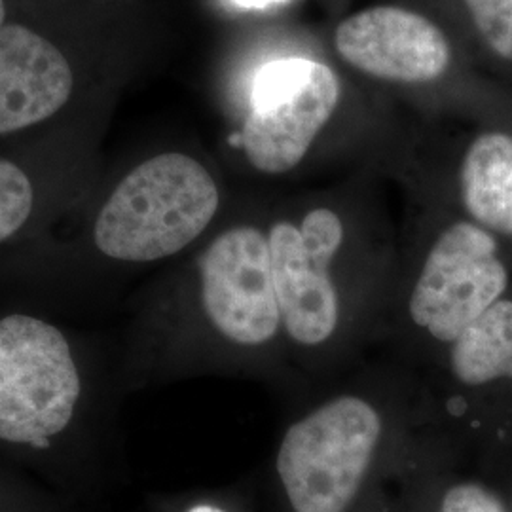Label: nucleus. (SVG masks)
<instances>
[{
    "label": "nucleus",
    "instance_id": "nucleus-1",
    "mask_svg": "<svg viewBox=\"0 0 512 512\" xmlns=\"http://www.w3.org/2000/svg\"><path fill=\"white\" fill-rule=\"evenodd\" d=\"M275 296L306 397L378 348L397 249L372 241L336 203L266 222Z\"/></svg>",
    "mask_w": 512,
    "mask_h": 512
},
{
    "label": "nucleus",
    "instance_id": "nucleus-2",
    "mask_svg": "<svg viewBox=\"0 0 512 512\" xmlns=\"http://www.w3.org/2000/svg\"><path fill=\"white\" fill-rule=\"evenodd\" d=\"M421 427L416 376L387 357L296 401L274 454L289 511H355L376 476L408 465Z\"/></svg>",
    "mask_w": 512,
    "mask_h": 512
},
{
    "label": "nucleus",
    "instance_id": "nucleus-3",
    "mask_svg": "<svg viewBox=\"0 0 512 512\" xmlns=\"http://www.w3.org/2000/svg\"><path fill=\"white\" fill-rule=\"evenodd\" d=\"M511 285L499 238L473 220L440 222L397 253L378 349L416 376Z\"/></svg>",
    "mask_w": 512,
    "mask_h": 512
},
{
    "label": "nucleus",
    "instance_id": "nucleus-4",
    "mask_svg": "<svg viewBox=\"0 0 512 512\" xmlns=\"http://www.w3.org/2000/svg\"><path fill=\"white\" fill-rule=\"evenodd\" d=\"M219 207V184L202 162L158 154L116 186L95 224V245L114 260H165L202 238Z\"/></svg>",
    "mask_w": 512,
    "mask_h": 512
},
{
    "label": "nucleus",
    "instance_id": "nucleus-5",
    "mask_svg": "<svg viewBox=\"0 0 512 512\" xmlns=\"http://www.w3.org/2000/svg\"><path fill=\"white\" fill-rule=\"evenodd\" d=\"M340 101V82L325 63L283 57L255 76L251 110L232 145L260 175L281 177L304 164Z\"/></svg>",
    "mask_w": 512,
    "mask_h": 512
},
{
    "label": "nucleus",
    "instance_id": "nucleus-6",
    "mask_svg": "<svg viewBox=\"0 0 512 512\" xmlns=\"http://www.w3.org/2000/svg\"><path fill=\"white\" fill-rule=\"evenodd\" d=\"M80 376L69 342L54 325L0 319V439L44 448L73 418Z\"/></svg>",
    "mask_w": 512,
    "mask_h": 512
},
{
    "label": "nucleus",
    "instance_id": "nucleus-7",
    "mask_svg": "<svg viewBox=\"0 0 512 512\" xmlns=\"http://www.w3.org/2000/svg\"><path fill=\"white\" fill-rule=\"evenodd\" d=\"M334 44L349 65L387 82L437 80L452 59L450 42L439 27L399 6H376L344 19Z\"/></svg>",
    "mask_w": 512,
    "mask_h": 512
},
{
    "label": "nucleus",
    "instance_id": "nucleus-8",
    "mask_svg": "<svg viewBox=\"0 0 512 512\" xmlns=\"http://www.w3.org/2000/svg\"><path fill=\"white\" fill-rule=\"evenodd\" d=\"M71 92L73 71L50 40L21 25L0 29V135L50 118Z\"/></svg>",
    "mask_w": 512,
    "mask_h": 512
},
{
    "label": "nucleus",
    "instance_id": "nucleus-9",
    "mask_svg": "<svg viewBox=\"0 0 512 512\" xmlns=\"http://www.w3.org/2000/svg\"><path fill=\"white\" fill-rule=\"evenodd\" d=\"M458 196L467 219L495 238L512 239V135L488 131L463 152Z\"/></svg>",
    "mask_w": 512,
    "mask_h": 512
},
{
    "label": "nucleus",
    "instance_id": "nucleus-10",
    "mask_svg": "<svg viewBox=\"0 0 512 512\" xmlns=\"http://www.w3.org/2000/svg\"><path fill=\"white\" fill-rule=\"evenodd\" d=\"M33 209V186L18 165L0 160V243L14 236Z\"/></svg>",
    "mask_w": 512,
    "mask_h": 512
},
{
    "label": "nucleus",
    "instance_id": "nucleus-11",
    "mask_svg": "<svg viewBox=\"0 0 512 512\" xmlns=\"http://www.w3.org/2000/svg\"><path fill=\"white\" fill-rule=\"evenodd\" d=\"M495 54L512 61V0H463Z\"/></svg>",
    "mask_w": 512,
    "mask_h": 512
},
{
    "label": "nucleus",
    "instance_id": "nucleus-12",
    "mask_svg": "<svg viewBox=\"0 0 512 512\" xmlns=\"http://www.w3.org/2000/svg\"><path fill=\"white\" fill-rule=\"evenodd\" d=\"M437 512H507V509L484 484L461 480L442 490Z\"/></svg>",
    "mask_w": 512,
    "mask_h": 512
},
{
    "label": "nucleus",
    "instance_id": "nucleus-13",
    "mask_svg": "<svg viewBox=\"0 0 512 512\" xmlns=\"http://www.w3.org/2000/svg\"><path fill=\"white\" fill-rule=\"evenodd\" d=\"M239 6L245 8H266L270 4H277V2H285V0H234Z\"/></svg>",
    "mask_w": 512,
    "mask_h": 512
},
{
    "label": "nucleus",
    "instance_id": "nucleus-14",
    "mask_svg": "<svg viewBox=\"0 0 512 512\" xmlns=\"http://www.w3.org/2000/svg\"><path fill=\"white\" fill-rule=\"evenodd\" d=\"M186 512H228L224 509H220L217 505H196L192 509H188Z\"/></svg>",
    "mask_w": 512,
    "mask_h": 512
},
{
    "label": "nucleus",
    "instance_id": "nucleus-15",
    "mask_svg": "<svg viewBox=\"0 0 512 512\" xmlns=\"http://www.w3.org/2000/svg\"><path fill=\"white\" fill-rule=\"evenodd\" d=\"M4 16H6V6H4V0H0V29L4 27Z\"/></svg>",
    "mask_w": 512,
    "mask_h": 512
},
{
    "label": "nucleus",
    "instance_id": "nucleus-16",
    "mask_svg": "<svg viewBox=\"0 0 512 512\" xmlns=\"http://www.w3.org/2000/svg\"><path fill=\"white\" fill-rule=\"evenodd\" d=\"M509 384H512V368H511V374H509V380H507Z\"/></svg>",
    "mask_w": 512,
    "mask_h": 512
}]
</instances>
